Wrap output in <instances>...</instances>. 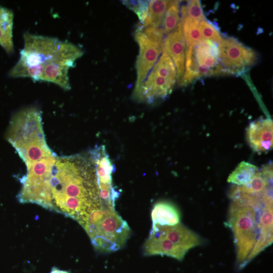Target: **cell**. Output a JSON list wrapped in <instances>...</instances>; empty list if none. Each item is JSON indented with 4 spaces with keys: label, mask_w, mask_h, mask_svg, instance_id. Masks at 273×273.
<instances>
[{
    "label": "cell",
    "mask_w": 273,
    "mask_h": 273,
    "mask_svg": "<svg viewBox=\"0 0 273 273\" xmlns=\"http://www.w3.org/2000/svg\"><path fill=\"white\" fill-rule=\"evenodd\" d=\"M47 181L50 210L80 224L91 209L103 204L95 169L86 155L57 156Z\"/></svg>",
    "instance_id": "1"
},
{
    "label": "cell",
    "mask_w": 273,
    "mask_h": 273,
    "mask_svg": "<svg viewBox=\"0 0 273 273\" xmlns=\"http://www.w3.org/2000/svg\"><path fill=\"white\" fill-rule=\"evenodd\" d=\"M20 57L8 73L10 77H29L71 89L68 76L83 51L73 43L56 38L25 32Z\"/></svg>",
    "instance_id": "2"
},
{
    "label": "cell",
    "mask_w": 273,
    "mask_h": 273,
    "mask_svg": "<svg viewBox=\"0 0 273 273\" xmlns=\"http://www.w3.org/2000/svg\"><path fill=\"white\" fill-rule=\"evenodd\" d=\"M229 197L232 201L227 224L234 234L237 262L242 267L248 263L258 238L262 208L266 203L272 202V197L266 194H247L234 189L229 193Z\"/></svg>",
    "instance_id": "3"
},
{
    "label": "cell",
    "mask_w": 273,
    "mask_h": 273,
    "mask_svg": "<svg viewBox=\"0 0 273 273\" xmlns=\"http://www.w3.org/2000/svg\"><path fill=\"white\" fill-rule=\"evenodd\" d=\"M26 168L55 153L48 146L43 132L41 111L35 106L22 109L12 117L6 135Z\"/></svg>",
    "instance_id": "4"
},
{
    "label": "cell",
    "mask_w": 273,
    "mask_h": 273,
    "mask_svg": "<svg viewBox=\"0 0 273 273\" xmlns=\"http://www.w3.org/2000/svg\"><path fill=\"white\" fill-rule=\"evenodd\" d=\"M92 245L103 252L116 251L124 246L130 235L127 223L114 208L100 205L89 211L81 225Z\"/></svg>",
    "instance_id": "5"
},
{
    "label": "cell",
    "mask_w": 273,
    "mask_h": 273,
    "mask_svg": "<svg viewBox=\"0 0 273 273\" xmlns=\"http://www.w3.org/2000/svg\"><path fill=\"white\" fill-rule=\"evenodd\" d=\"M217 47L219 62L226 75H241L258 59L254 50L234 37L223 38Z\"/></svg>",
    "instance_id": "6"
},
{
    "label": "cell",
    "mask_w": 273,
    "mask_h": 273,
    "mask_svg": "<svg viewBox=\"0 0 273 273\" xmlns=\"http://www.w3.org/2000/svg\"><path fill=\"white\" fill-rule=\"evenodd\" d=\"M94 166L100 199L103 205L114 208L115 202L120 193L114 187L112 174L115 170L104 145L96 146L85 155Z\"/></svg>",
    "instance_id": "7"
},
{
    "label": "cell",
    "mask_w": 273,
    "mask_h": 273,
    "mask_svg": "<svg viewBox=\"0 0 273 273\" xmlns=\"http://www.w3.org/2000/svg\"><path fill=\"white\" fill-rule=\"evenodd\" d=\"M134 36L139 46L136 62V81L132 94V99L136 101L144 81L162 52L164 43L152 40L139 29Z\"/></svg>",
    "instance_id": "8"
},
{
    "label": "cell",
    "mask_w": 273,
    "mask_h": 273,
    "mask_svg": "<svg viewBox=\"0 0 273 273\" xmlns=\"http://www.w3.org/2000/svg\"><path fill=\"white\" fill-rule=\"evenodd\" d=\"M192 46L194 57L198 66L200 78L226 75L224 68L219 62L217 44L204 40Z\"/></svg>",
    "instance_id": "9"
},
{
    "label": "cell",
    "mask_w": 273,
    "mask_h": 273,
    "mask_svg": "<svg viewBox=\"0 0 273 273\" xmlns=\"http://www.w3.org/2000/svg\"><path fill=\"white\" fill-rule=\"evenodd\" d=\"M273 124L270 119H262L251 123L247 129V140L251 148L258 153L272 148Z\"/></svg>",
    "instance_id": "10"
},
{
    "label": "cell",
    "mask_w": 273,
    "mask_h": 273,
    "mask_svg": "<svg viewBox=\"0 0 273 273\" xmlns=\"http://www.w3.org/2000/svg\"><path fill=\"white\" fill-rule=\"evenodd\" d=\"M186 41L179 22L176 28L166 35L164 40L163 51L172 59L176 70V80L179 83L185 72L186 52Z\"/></svg>",
    "instance_id": "11"
},
{
    "label": "cell",
    "mask_w": 273,
    "mask_h": 273,
    "mask_svg": "<svg viewBox=\"0 0 273 273\" xmlns=\"http://www.w3.org/2000/svg\"><path fill=\"white\" fill-rule=\"evenodd\" d=\"M175 81L151 72L144 81L136 102L151 104L169 95Z\"/></svg>",
    "instance_id": "12"
},
{
    "label": "cell",
    "mask_w": 273,
    "mask_h": 273,
    "mask_svg": "<svg viewBox=\"0 0 273 273\" xmlns=\"http://www.w3.org/2000/svg\"><path fill=\"white\" fill-rule=\"evenodd\" d=\"M152 229L157 230L174 245L187 252L203 243L202 238L198 234L180 222L172 226L152 225Z\"/></svg>",
    "instance_id": "13"
},
{
    "label": "cell",
    "mask_w": 273,
    "mask_h": 273,
    "mask_svg": "<svg viewBox=\"0 0 273 273\" xmlns=\"http://www.w3.org/2000/svg\"><path fill=\"white\" fill-rule=\"evenodd\" d=\"M143 251L145 255H166L179 260H181L187 252L153 229L145 241Z\"/></svg>",
    "instance_id": "14"
},
{
    "label": "cell",
    "mask_w": 273,
    "mask_h": 273,
    "mask_svg": "<svg viewBox=\"0 0 273 273\" xmlns=\"http://www.w3.org/2000/svg\"><path fill=\"white\" fill-rule=\"evenodd\" d=\"M272 202L266 203L262 208L259 219L258 238L248 259V262L270 246L273 240Z\"/></svg>",
    "instance_id": "15"
},
{
    "label": "cell",
    "mask_w": 273,
    "mask_h": 273,
    "mask_svg": "<svg viewBox=\"0 0 273 273\" xmlns=\"http://www.w3.org/2000/svg\"><path fill=\"white\" fill-rule=\"evenodd\" d=\"M152 225L172 226L180 222V214L172 203L160 201L153 206L151 211Z\"/></svg>",
    "instance_id": "16"
},
{
    "label": "cell",
    "mask_w": 273,
    "mask_h": 273,
    "mask_svg": "<svg viewBox=\"0 0 273 273\" xmlns=\"http://www.w3.org/2000/svg\"><path fill=\"white\" fill-rule=\"evenodd\" d=\"M13 20V12L8 8L0 6V45L9 54L14 52Z\"/></svg>",
    "instance_id": "17"
},
{
    "label": "cell",
    "mask_w": 273,
    "mask_h": 273,
    "mask_svg": "<svg viewBox=\"0 0 273 273\" xmlns=\"http://www.w3.org/2000/svg\"><path fill=\"white\" fill-rule=\"evenodd\" d=\"M171 1H150L147 17L140 28L152 27H160L166 11Z\"/></svg>",
    "instance_id": "18"
},
{
    "label": "cell",
    "mask_w": 273,
    "mask_h": 273,
    "mask_svg": "<svg viewBox=\"0 0 273 273\" xmlns=\"http://www.w3.org/2000/svg\"><path fill=\"white\" fill-rule=\"evenodd\" d=\"M258 168L250 163L243 161L230 174L228 181L236 186L248 183L258 171Z\"/></svg>",
    "instance_id": "19"
},
{
    "label": "cell",
    "mask_w": 273,
    "mask_h": 273,
    "mask_svg": "<svg viewBox=\"0 0 273 273\" xmlns=\"http://www.w3.org/2000/svg\"><path fill=\"white\" fill-rule=\"evenodd\" d=\"M180 23L187 47L204 40L200 31L199 21L188 16H180Z\"/></svg>",
    "instance_id": "20"
},
{
    "label": "cell",
    "mask_w": 273,
    "mask_h": 273,
    "mask_svg": "<svg viewBox=\"0 0 273 273\" xmlns=\"http://www.w3.org/2000/svg\"><path fill=\"white\" fill-rule=\"evenodd\" d=\"M159 76L176 81L175 65L168 54L162 50L161 56L150 72Z\"/></svg>",
    "instance_id": "21"
},
{
    "label": "cell",
    "mask_w": 273,
    "mask_h": 273,
    "mask_svg": "<svg viewBox=\"0 0 273 273\" xmlns=\"http://www.w3.org/2000/svg\"><path fill=\"white\" fill-rule=\"evenodd\" d=\"M179 4L178 1H171L164 15L162 24L165 35L172 32L180 22Z\"/></svg>",
    "instance_id": "22"
},
{
    "label": "cell",
    "mask_w": 273,
    "mask_h": 273,
    "mask_svg": "<svg viewBox=\"0 0 273 273\" xmlns=\"http://www.w3.org/2000/svg\"><path fill=\"white\" fill-rule=\"evenodd\" d=\"M199 27L204 40L210 41L217 46L222 40L223 37L219 31L208 20L200 22Z\"/></svg>",
    "instance_id": "23"
},
{
    "label": "cell",
    "mask_w": 273,
    "mask_h": 273,
    "mask_svg": "<svg viewBox=\"0 0 273 273\" xmlns=\"http://www.w3.org/2000/svg\"><path fill=\"white\" fill-rule=\"evenodd\" d=\"M181 16H188L199 22L207 20L200 1H188L180 8Z\"/></svg>",
    "instance_id": "24"
},
{
    "label": "cell",
    "mask_w": 273,
    "mask_h": 273,
    "mask_svg": "<svg viewBox=\"0 0 273 273\" xmlns=\"http://www.w3.org/2000/svg\"><path fill=\"white\" fill-rule=\"evenodd\" d=\"M122 3L132 11L143 24L147 16L149 1H121Z\"/></svg>",
    "instance_id": "25"
},
{
    "label": "cell",
    "mask_w": 273,
    "mask_h": 273,
    "mask_svg": "<svg viewBox=\"0 0 273 273\" xmlns=\"http://www.w3.org/2000/svg\"><path fill=\"white\" fill-rule=\"evenodd\" d=\"M50 273H70L68 271L61 270L56 267H53Z\"/></svg>",
    "instance_id": "26"
}]
</instances>
